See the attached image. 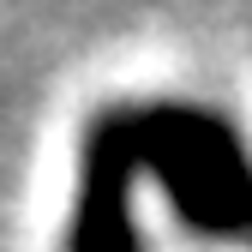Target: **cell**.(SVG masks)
Returning <instances> with one entry per match:
<instances>
[{
    "instance_id": "6da1fadb",
    "label": "cell",
    "mask_w": 252,
    "mask_h": 252,
    "mask_svg": "<svg viewBox=\"0 0 252 252\" xmlns=\"http://www.w3.org/2000/svg\"><path fill=\"white\" fill-rule=\"evenodd\" d=\"M138 144V174L162 186V198L192 234L252 240V150L240 126L198 102H144L126 108Z\"/></svg>"
},
{
    "instance_id": "7a4b0ae2",
    "label": "cell",
    "mask_w": 252,
    "mask_h": 252,
    "mask_svg": "<svg viewBox=\"0 0 252 252\" xmlns=\"http://www.w3.org/2000/svg\"><path fill=\"white\" fill-rule=\"evenodd\" d=\"M132 186H138L132 120H126V108H102L84 126L78 204H72L66 252H144L138 246V216H132Z\"/></svg>"
}]
</instances>
